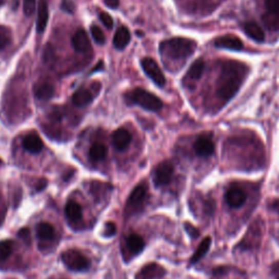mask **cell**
<instances>
[{
  "label": "cell",
  "instance_id": "6da1fadb",
  "mask_svg": "<svg viewBox=\"0 0 279 279\" xmlns=\"http://www.w3.org/2000/svg\"><path fill=\"white\" fill-rule=\"evenodd\" d=\"M246 77V67L233 61L226 63L217 81V97L228 103L237 94Z\"/></svg>",
  "mask_w": 279,
  "mask_h": 279
},
{
  "label": "cell",
  "instance_id": "7a4b0ae2",
  "mask_svg": "<svg viewBox=\"0 0 279 279\" xmlns=\"http://www.w3.org/2000/svg\"><path fill=\"white\" fill-rule=\"evenodd\" d=\"M161 54L172 60H186L194 54L196 43L189 38L176 37L165 41L161 44Z\"/></svg>",
  "mask_w": 279,
  "mask_h": 279
},
{
  "label": "cell",
  "instance_id": "3957f363",
  "mask_svg": "<svg viewBox=\"0 0 279 279\" xmlns=\"http://www.w3.org/2000/svg\"><path fill=\"white\" fill-rule=\"evenodd\" d=\"M127 98L140 107L150 111H158L163 108V102L156 95L143 89H135L127 94Z\"/></svg>",
  "mask_w": 279,
  "mask_h": 279
},
{
  "label": "cell",
  "instance_id": "277c9868",
  "mask_svg": "<svg viewBox=\"0 0 279 279\" xmlns=\"http://www.w3.org/2000/svg\"><path fill=\"white\" fill-rule=\"evenodd\" d=\"M61 260L67 268L73 272H85L90 267V261L78 250L70 249L61 254Z\"/></svg>",
  "mask_w": 279,
  "mask_h": 279
},
{
  "label": "cell",
  "instance_id": "5b68a950",
  "mask_svg": "<svg viewBox=\"0 0 279 279\" xmlns=\"http://www.w3.org/2000/svg\"><path fill=\"white\" fill-rule=\"evenodd\" d=\"M147 194V186L146 183L143 182L141 185L136 186L133 191L131 192L129 195V198L126 204V214L132 215L136 211H138L144 204V201Z\"/></svg>",
  "mask_w": 279,
  "mask_h": 279
},
{
  "label": "cell",
  "instance_id": "8992f818",
  "mask_svg": "<svg viewBox=\"0 0 279 279\" xmlns=\"http://www.w3.org/2000/svg\"><path fill=\"white\" fill-rule=\"evenodd\" d=\"M141 66L144 70V72L147 74V76L158 86H164L166 83V77L162 71L160 66L157 65L156 61L152 58H143L141 60Z\"/></svg>",
  "mask_w": 279,
  "mask_h": 279
},
{
  "label": "cell",
  "instance_id": "52a82bcc",
  "mask_svg": "<svg viewBox=\"0 0 279 279\" xmlns=\"http://www.w3.org/2000/svg\"><path fill=\"white\" fill-rule=\"evenodd\" d=\"M173 174V165L168 162L165 161L162 162L156 166V168L153 173V181L156 187H164L171 181Z\"/></svg>",
  "mask_w": 279,
  "mask_h": 279
},
{
  "label": "cell",
  "instance_id": "ba28073f",
  "mask_svg": "<svg viewBox=\"0 0 279 279\" xmlns=\"http://www.w3.org/2000/svg\"><path fill=\"white\" fill-rule=\"evenodd\" d=\"M225 200L227 204L232 208L241 207L247 201V193L238 187H231L227 190L225 194Z\"/></svg>",
  "mask_w": 279,
  "mask_h": 279
},
{
  "label": "cell",
  "instance_id": "9c48e42d",
  "mask_svg": "<svg viewBox=\"0 0 279 279\" xmlns=\"http://www.w3.org/2000/svg\"><path fill=\"white\" fill-rule=\"evenodd\" d=\"M193 150L200 157H209L215 151V145L209 136H198L193 144Z\"/></svg>",
  "mask_w": 279,
  "mask_h": 279
},
{
  "label": "cell",
  "instance_id": "30bf717a",
  "mask_svg": "<svg viewBox=\"0 0 279 279\" xmlns=\"http://www.w3.org/2000/svg\"><path fill=\"white\" fill-rule=\"evenodd\" d=\"M166 270L164 267L156 263L147 264L141 268L135 275V279H158L165 276Z\"/></svg>",
  "mask_w": 279,
  "mask_h": 279
},
{
  "label": "cell",
  "instance_id": "8fae6325",
  "mask_svg": "<svg viewBox=\"0 0 279 279\" xmlns=\"http://www.w3.org/2000/svg\"><path fill=\"white\" fill-rule=\"evenodd\" d=\"M214 45L221 49L229 50H241L243 48V43L240 38L233 36V35H224L215 39Z\"/></svg>",
  "mask_w": 279,
  "mask_h": 279
},
{
  "label": "cell",
  "instance_id": "7c38bea8",
  "mask_svg": "<svg viewBox=\"0 0 279 279\" xmlns=\"http://www.w3.org/2000/svg\"><path fill=\"white\" fill-rule=\"evenodd\" d=\"M22 145L24 147L25 151L30 152L31 154H38L43 151L44 148V143L42 141V138L39 137V135H37V133L32 132L29 133L23 138Z\"/></svg>",
  "mask_w": 279,
  "mask_h": 279
},
{
  "label": "cell",
  "instance_id": "4fadbf2b",
  "mask_svg": "<svg viewBox=\"0 0 279 279\" xmlns=\"http://www.w3.org/2000/svg\"><path fill=\"white\" fill-rule=\"evenodd\" d=\"M131 141H132V136L126 129H118L112 133V144L118 151L127 150Z\"/></svg>",
  "mask_w": 279,
  "mask_h": 279
},
{
  "label": "cell",
  "instance_id": "5bb4252c",
  "mask_svg": "<svg viewBox=\"0 0 279 279\" xmlns=\"http://www.w3.org/2000/svg\"><path fill=\"white\" fill-rule=\"evenodd\" d=\"M72 46L78 52H86L91 49L89 35L84 30H78L72 37Z\"/></svg>",
  "mask_w": 279,
  "mask_h": 279
},
{
  "label": "cell",
  "instance_id": "9a60e30c",
  "mask_svg": "<svg viewBox=\"0 0 279 279\" xmlns=\"http://www.w3.org/2000/svg\"><path fill=\"white\" fill-rule=\"evenodd\" d=\"M49 19V11L48 5L46 0H41L37 13V22H36V31L38 33H43L45 31Z\"/></svg>",
  "mask_w": 279,
  "mask_h": 279
},
{
  "label": "cell",
  "instance_id": "2e32d148",
  "mask_svg": "<svg viewBox=\"0 0 279 279\" xmlns=\"http://www.w3.org/2000/svg\"><path fill=\"white\" fill-rule=\"evenodd\" d=\"M244 32L248 35V36L252 39H254L255 42L262 43L265 39V33L263 31V29L261 28V26L253 21H249L243 26Z\"/></svg>",
  "mask_w": 279,
  "mask_h": 279
},
{
  "label": "cell",
  "instance_id": "e0dca14e",
  "mask_svg": "<svg viewBox=\"0 0 279 279\" xmlns=\"http://www.w3.org/2000/svg\"><path fill=\"white\" fill-rule=\"evenodd\" d=\"M55 94V87L50 83H38L34 87V95L35 97L39 101H48Z\"/></svg>",
  "mask_w": 279,
  "mask_h": 279
},
{
  "label": "cell",
  "instance_id": "ac0fdd59",
  "mask_svg": "<svg viewBox=\"0 0 279 279\" xmlns=\"http://www.w3.org/2000/svg\"><path fill=\"white\" fill-rule=\"evenodd\" d=\"M131 39V33L126 26H120L113 36V46L117 49H124L127 47Z\"/></svg>",
  "mask_w": 279,
  "mask_h": 279
},
{
  "label": "cell",
  "instance_id": "d6986e66",
  "mask_svg": "<svg viewBox=\"0 0 279 279\" xmlns=\"http://www.w3.org/2000/svg\"><path fill=\"white\" fill-rule=\"evenodd\" d=\"M93 101V94L90 90L78 89L72 95V102L77 107H83Z\"/></svg>",
  "mask_w": 279,
  "mask_h": 279
},
{
  "label": "cell",
  "instance_id": "ffe728a7",
  "mask_svg": "<svg viewBox=\"0 0 279 279\" xmlns=\"http://www.w3.org/2000/svg\"><path fill=\"white\" fill-rule=\"evenodd\" d=\"M204 69H205L204 60H202V59L195 60L189 69V71L187 73V78L191 82L192 81L195 82V81L200 80L201 76H202V74L204 72Z\"/></svg>",
  "mask_w": 279,
  "mask_h": 279
},
{
  "label": "cell",
  "instance_id": "44dd1931",
  "mask_svg": "<svg viewBox=\"0 0 279 279\" xmlns=\"http://www.w3.org/2000/svg\"><path fill=\"white\" fill-rule=\"evenodd\" d=\"M107 155V147L105 146L103 143L95 142L91 145L89 156L93 162H99L103 161Z\"/></svg>",
  "mask_w": 279,
  "mask_h": 279
},
{
  "label": "cell",
  "instance_id": "7402d4cb",
  "mask_svg": "<svg viewBox=\"0 0 279 279\" xmlns=\"http://www.w3.org/2000/svg\"><path fill=\"white\" fill-rule=\"evenodd\" d=\"M127 246L131 252L134 253V254H137V253L142 252V250L144 249L145 242L142 239L141 235H138L136 233H132V234H130L127 239Z\"/></svg>",
  "mask_w": 279,
  "mask_h": 279
},
{
  "label": "cell",
  "instance_id": "603a6c76",
  "mask_svg": "<svg viewBox=\"0 0 279 279\" xmlns=\"http://www.w3.org/2000/svg\"><path fill=\"white\" fill-rule=\"evenodd\" d=\"M36 233H37V237L41 240H45V241L54 239L56 235L54 227H52V225H50L49 223L38 224L36 228Z\"/></svg>",
  "mask_w": 279,
  "mask_h": 279
},
{
  "label": "cell",
  "instance_id": "cb8c5ba5",
  "mask_svg": "<svg viewBox=\"0 0 279 279\" xmlns=\"http://www.w3.org/2000/svg\"><path fill=\"white\" fill-rule=\"evenodd\" d=\"M65 213H66V216L69 218L70 221L78 222L82 217V208L76 202H73V201H71V202H69L66 205Z\"/></svg>",
  "mask_w": 279,
  "mask_h": 279
},
{
  "label": "cell",
  "instance_id": "d4e9b609",
  "mask_svg": "<svg viewBox=\"0 0 279 279\" xmlns=\"http://www.w3.org/2000/svg\"><path fill=\"white\" fill-rule=\"evenodd\" d=\"M211 242H212V239L209 238V237H206L205 239H203V241L201 242L198 248L195 250L193 256L191 257V261H190L191 264L197 263V262L206 254L208 249H209V247H211Z\"/></svg>",
  "mask_w": 279,
  "mask_h": 279
},
{
  "label": "cell",
  "instance_id": "484cf974",
  "mask_svg": "<svg viewBox=\"0 0 279 279\" xmlns=\"http://www.w3.org/2000/svg\"><path fill=\"white\" fill-rule=\"evenodd\" d=\"M12 252V242L9 240L0 241V261H5Z\"/></svg>",
  "mask_w": 279,
  "mask_h": 279
},
{
  "label": "cell",
  "instance_id": "4316f807",
  "mask_svg": "<svg viewBox=\"0 0 279 279\" xmlns=\"http://www.w3.org/2000/svg\"><path fill=\"white\" fill-rule=\"evenodd\" d=\"M91 33H92V36H93L94 41L97 44H99V45H103V44H105V42H106V36H105L104 32L102 31L101 28H98L97 25L92 26Z\"/></svg>",
  "mask_w": 279,
  "mask_h": 279
},
{
  "label": "cell",
  "instance_id": "83f0119b",
  "mask_svg": "<svg viewBox=\"0 0 279 279\" xmlns=\"http://www.w3.org/2000/svg\"><path fill=\"white\" fill-rule=\"evenodd\" d=\"M11 42V35L8 30H0V50H4Z\"/></svg>",
  "mask_w": 279,
  "mask_h": 279
},
{
  "label": "cell",
  "instance_id": "f1b7e54d",
  "mask_svg": "<svg viewBox=\"0 0 279 279\" xmlns=\"http://www.w3.org/2000/svg\"><path fill=\"white\" fill-rule=\"evenodd\" d=\"M36 7V0H23V11L26 16H31Z\"/></svg>",
  "mask_w": 279,
  "mask_h": 279
},
{
  "label": "cell",
  "instance_id": "f546056e",
  "mask_svg": "<svg viewBox=\"0 0 279 279\" xmlns=\"http://www.w3.org/2000/svg\"><path fill=\"white\" fill-rule=\"evenodd\" d=\"M265 6L270 13L279 12V0H265Z\"/></svg>",
  "mask_w": 279,
  "mask_h": 279
},
{
  "label": "cell",
  "instance_id": "4dcf8cb0",
  "mask_svg": "<svg viewBox=\"0 0 279 279\" xmlns=\"http://www.w3.org/2000/svg\"><path fill=\"white\" fill-rule=\"evenodd\" d=\"M99 19H101V21L104 23V25L106 26L107 29H112V26H113V20H112V17H111L107 12L102 11V12L99 13Z\"/></svg>",
  "mask_w": 279,
  "mask_h": 279
},
{
  "label": "cell",
  "instance_id": "1f68e13d",
  "mask_svg": "<svg viewBox=\"0 0 279 279\" xmlns=\"http://www.w3.org/2000/svg\"><path fill=\"white\" fill-rule=\"evenodd\" d=\"M117 232V228H116V225L109 222L107 223L106 225H105V231H104V234L106 235V237H112L113 234H115Z\"/></svg>",
  "mask_w": 279,
  "mask_h": 279
},
{
  "label": "cell",
  "instance_id": "d6a6232c",
  "mask_svg": "<svg viewBox=\"0 0 279 279\" xmlns=\"http://www.w3.org/2000/svg\"><path fill=\"white\" fill-rule=\"evenodd\" d=\"M185 226H186V230H187V232L191 235V237H193V238H197V237H198L200 232H198V230L195 228V227H193L192 225H190L189 223H186Z\"/></svg>",
  "mask_w": 279,
  "mask_h": 279
},
{
  "label": "cell",
  "instance_id": "836d02e7",
  "mask_svg": "<svg viewBox=\"0 0 279 279\" xmlns=\"http://www.w3.org/2000/svg\"><path fill=\"white\" fill-rule=\"evenodd\" d=\"M213 212H214V204L212 201H207V202L205 203V213L211 215L213 214Z\"/></svg>",
  "mask_w": 279,
  "mask_h": 279
},
{
  "label": "cell",
  "instance_id": "e575fe53",
  "mask_svg": "<svg viewBox=\"0 0 279 279\" xmlns=\"http://www.w3.org/2000/svg\"><path fill=\"white\" fill-rule=\"evenodd\" d=\"M105 3L111 9H116L119 7V0H105Z\"/></svg>",
  "mask_w": 279,
  "mask_h": 279
},
{
  "label": "cell",
  "instance_id": "d590c367",
  "mask_svg": "<svg viewBox=\"0 0 279 279\" xmlns=\"http://www.w3.org/2000/svg\"><path fill=\"white\" fill-rule=\"evenodd\" d=\"M46 186H47V181H46L45 179H43V180H41V181L38 182V185H37V187H36V190H37V191H42L43 189H45V188H46Z\"/></svg>",
  "mask_w": 279,
  "mask_h": 279
},
{
  "label": "cell",
  "instance_id": "8d00e7d4",
  "mask_svg": "<svg viewBox=\"0 0 279 279\" xmlns=\"http://www.w3.org/2000/svg\"><path fill=\"white\" fill-rule=\"evenodd\" d=\"M273 273H274L276 279H279V263H276L273 266Z\"/></svg>",
  "mask_w": 279,
  "mask_h": 279
},
{
  "label": "cell",
  "instance_id": "74e56055",
  "mask_svg": "<svg viewBox=\"0 0 279 279\" xmlns=\"http://www.w3.org/2000/svg\"><path fill=\"white\" fill-rule=\"evenodd\" d=\"M273 208L279 214V200H277L276 202L273 204Z\"/></svg>",
  "mask_w": 279,
  "mask_h": 279
},
{
  "label": "cell",
  "instance_id": "f35d334b",
  "mask_svg": "<svg viewBox=\"0 0 279 279\" xmlns=\"http://www.w3.org/2000/svg\"><path fill=\"white\" fill-rule=\"evenodd\" d=\"M2 164H3V162H2V160H0V166H2Z\"/></svg>",
  "mask_w": 279,
  "mask_h": 279
}]
</instances>
